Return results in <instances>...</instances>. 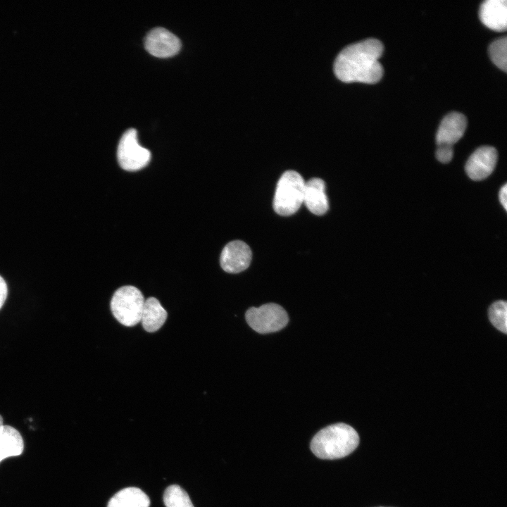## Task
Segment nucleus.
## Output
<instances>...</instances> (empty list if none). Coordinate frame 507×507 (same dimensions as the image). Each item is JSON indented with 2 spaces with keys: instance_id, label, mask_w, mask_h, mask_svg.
Returning <instances> with one entry per match:
<instances>
[{
  "instance_id": "nucleus-1",
  "label": "nucleus",
  "mask_w": 507,
  "mask_h": 507,
  "mask_svg": "<svg viewBox=\"0 0 507 507\" xmlns=\"http://www.w3.org/2000/svg\"><path fill=\"white\" fill-rule=\"evenodd\" d=\"M383 50L382 43L375 38L346 46L335 58L336 76L345 82L374 84L379 82L383 75V68L378 59Z\"/></svg>"
},
{
  "instance_id": "nucleus-2",
  "label": "nucleus",
  "mask_w": 507,
  "mask_h": 507,
  "mask_svg": "<svg viewBox=\"0 0 507 507\" xmlns=\"http://www.w3.org/2000/svg\"><path fill=\"white\" fill-rule=\"evenodd\" d=\"M358 443L357 432L350 425L339 423L315 434L311 442V449L319 458L334 460L350 454Z\"/></svg>"
},
{
  "instance_id": "nucleus-3",
  "label": "nucleus",
  "mask_w": 507,
  "mask_h": 507,
  "mask_svg": "<svg viewBox=\"0 0 507 507\" xmlns=\"http://www.w3.org/2000/svg\"><path fill=\"white\" fill-rule=\"evenodd\" d=\"M305 181L294 170L285 171L279 179L273 199L275 211L282 216L295 213L303 202Z\"/></svg>"
},
{
  "instance_id": "nucleus-4",
  "label": "nucleus",
  "mask_w": 507,
  "mask_h": 507,
  "mask_svg": "<svg viewBox=\"0 0 507 507\" xmlns=\"http://www.w3.org/2000/svg\"><path fill=\"white\" fill-rule=\"evenodd\" d=\"M145 299L141 291L131 285L123 286L113 294L111 310L122 325L132 327L141 321Z\"/></svg>"
},
{
  "instance_id": "nucleus-5",
  "label": "nucleus",
  "mask_w": 507,
  "mask_h": 507,
  "mask_svg": "<svg viewBox=\"0 0 507 507\" xmlns=\"http://www.w3.org/2000/svg\"><path fill=\"white\" fill-rule=\"evenodd\" d=\"M245 318L248 325L261 334L277 332L284 328L289 321L286 311L274 303L249 308Z\"/></svg>"
},
{
  "instance_id": "nucleus-6",
  "label": "nucleus",
  "mask_w": 507,
  "mask_h": 507,
  "mask_svg": "<svg viewBox=\"0 0 507 507\" xmlns=\"http://www.w3.org/2000/svg\"><path fill=\"white\" fill-rule=\"evenodd\" d=\"M117 158L123 169L136 171L144 168L149 163L151 152L139 145L137 130L130 128L124 132L120 139Z\"/></svg>"
},
{
  "instance_id": "nucleus-7",
  "label": "nucleus",
  "mask_w": 507,
  "mask_h": 507,
  "mask_svg": "<svg viewBox=\"0 0 507 507\" xmlns=\"http://www.w3.org/2000/svg\"><path fill=\"white\" fill-rule=\"evenodd\" d=\"M144 46L151 55L167 58L177 54L181 47L180 39L164 27L150 30L144 39Z\"/></svg>"
},
{
  "instance_id": "nucleus-8",
  "label": "nucleus",
  "mask_w": 507,
  "mask_h": 507,
  "mask_svg": "<svg viewBox=\"0 0 507 507\" xmlns=\"http://www.w3.org/2000/svg\"><path fill=\"white\" fill-rule=\"evenodd\" d=\"M498 158L496 149L490 146L477 148L468 159L465 170L472 180H482L493 172Z\"/></svg>"
},
{
  "instance_id": "nucleus-9",
  "label": "nucleus",
  "mask_w": 507,
  "mask_h": 507,
  "mask_svg": "<svg viewBox=\"0 0 507 507\" xmlns=\"http://www.w3.org/2000/svg\"><path fill=\"white\" fill-rule=\"evenodd\" d=\"M252 253L244 242L234 240L223 248L220 255V265L229 273H238L246 270L250 265Z\"/></svg>"
},
{
  "instance_id": "nucleus-10",
  "label": "nucleus",
  "mask_w": 507,
  "mask_h": 507,
  "mask_svg": "<svg viewBox=\"0 0 507 507\" xmlns=\"http://www.w3.org/2000/svg\"><path fill=\"white\" fill-rule=\"evenodd\" d=\"M467 127L466 117L459 112L448 113L441 121L436 134L437 145L453 146L463 135Z\"/></svg>"
},
{
  "instance_id": "nucleus-11",
  "label": "nucleus",
  "mask_w": 507,
  "mask_h": 507,
  "mask_svg": "<svg viewBox=\"0 0 507 507\" xmlns=\"http://www.w3.org/2000/svg\"><path fill=\"white\" fill-rule=\"evenodd\" d=\"M480 20L489 29L505 31L507 27V2L506 0H486L479 10Z\"/></svg>"
},
{
  "instance_id": "nucleus-12",
  "label": "nucleus",
  "mask_w": 507,
  "mask_h": 507,
  "mask_svg": "<svg viewBox=\"0 0 507 507\" xmlns=\"http://www.w3.org/2000/svg\"><path fill=\"white\" fill-rule=\"evenodd\" d=\"M313 214H325L329 208L325 194V184L322 179L314 177L305 182L303 202Z\"/></svg>"
},
{
  "instance_id": "nucleus-13",
  "label": "nucleus",
  "mask_w": 507,
  "mask_h": 507,
  "mask_svg": "<svg viewBox=\"0 0 507 507\" xmlns=\"http://www.w3.org/2000/svg\"><path fill=\"white\" fill-rule=\"evenodd\" d=\"M167 317V311L157 299L149 297L145 299L141 322L146 332H154L158 331L165 323Z\"/></svg>"
},
{
  "instance_id": "nucleus-14",
  "label": "nucleus",
  "mask_w": 507,
  "mask_h": 507,
  "mask_svg": "<svg viewBox=\"0 0 507 507\" xmlns=\"http://www.w3.org/2000/svg\"><path fill=\"white\" fill-rule=\"evenodd\" d=\"M24 442L20 432L9 425L0 427V462L5 458L18 456L23 452Z\"/></svg>"
},
{
  "instance_id": "nucleus-15",
  "label": "nucleus",
  "mask_w": 507,
  "mask_h": 507,
  "mask_svg": "<svg viewBox=\"0 0 507 507\" xmlns=\"http://www.w3.org/2000/svg\"><path fill=\"white\" fill-rule=\"evenodd\" d=\"M150 499L139 488L121 489L109 500L107 507H149Z\"/></svg>"
},
{
  "instance_id": "nucleus-16",
  "label": "nucleus",
  "mask_w": 507,
  "mask_h": 507,
  "mask_svg": "<svg viewBox=\"0 0 507 507\" xmlns=\"http://www.w3.org/2000/svg\"><path fill=\"white\" fill-rule=\"evenodd\" d=\"M163 502L166 507H194L186 491L177 484L166 488Z\"/></svg>"
},
{
  "instance_id": "nucleus-17",
  "label": "nucleus",
  "mask_w": 507,
  "mask_h": 507,
  "mask_svg": "<svg viewBox=\"0 0 507 507\" xmlns=\"http://www.w3.org/2000/svg\"><path fill=\"white\" fill-rule=\"evenodd\" d=\"M489 54L492 62L500 69H507V38L506 36L494 40L489 46Z\"/></svg>"
},
{
  "instance_id": "nucleus-18",
  "label": "nucleus",
  "mask_w": 507,
  "mask_h": 507,
  "mask_svg": "<svg viewBox=\"0 0 507 507\" xmlns=\"http://www.w3.org/2000/svg\"><path fill=\"white\" fill-rule=\"evenodd\" d=\"M489 318L492 324L499 331L507 332V303L505 301H497L489 308Z\"/></svg>"
},
{
  "instance_id": "nucleus-19",
  "label": "nucleus",
  "mask_w": 507,
  "mask_h": 507,
  "mask_svg": "<svg viewBox=\"0 0 507 507\" xmlns=\"http://www.w3.org/2000/svg\"><path fill=\"white\" fill-rule=\"evenodd\" d=\"M437 146H438L436 150V158L441 163H449L453 157V146L448 144H440Z\"/></svg>"
},
{
  "instance_id": "nucleus-20",
  "label": "nucleus",
  "mask_w": 507,
  "mask_h": 507,
  "mask_svg": "<svg viewBox=\"0 0 507 507\" xmlns=\"http://www.w3.org/2000/svg\"><path fill=\"white\" fill-rule=\"evenodd\" d=\"M8 295V287L5 280L0 275V309L3 306Z\"/></svg>"
},
{
  "instance_id": "nucleus-21",
  "label": "nucleus",
  "mask_w": 507,
  "mask_h": 507,
  "mask_svg": "<svg viewBox=\"0 0 507 507\" xmlns=\"http://www.w3.org/2000/svg\"><path fill=\"white\" fill-rule=\"evenodd\" d=\"M499 199L501 203V204L503 206L504 209L506 211L507 209V184H505L503 185V187L500 189L499 193Z\"/></svg>"
},
{
  "instance_id": "nucleus-22",
  "label": "nucleus",
  "mask_w": 507,
  "mask_h": 507,
  "mask_svg": "<svg viewBox=\"0 0 507 507\" xmlns=\"http://www.w3.org/2000/svg\"><path fill=\"white\" fill-rule=\"evenodd\" d=\"M3 425H4L3 418H2L1 415H0V427Z\"/></svg>"
}]
</instances>
